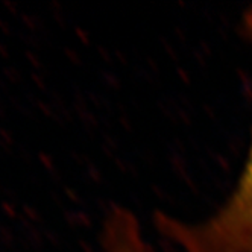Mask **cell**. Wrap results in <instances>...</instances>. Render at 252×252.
<instances>
[{"label":"cell","mask_w":252,"mask_h":252,"mask_svg":"<svg viewBox=\"0 0 252 252\" xmlns=\"http://www.w3.org/2000/svg\"><path fill=\"white\" fill-rule=\"evenodd\" d=\"M252 47V8L242 19ZM157 229L179 252H252V138L245 166L225 202L199 222L158 213Z\"/></svg>","instance_id":"obj_1"},{"label":"cell","mask_w":252,"mask_h":252,"mask_svg":"<svg viewBox=\"0 0 252 252\" xmlns=\"http://www.w3.org/2000/svg\"><path fill=\"white\" fill-rule=\"evenodd\" d=\"M102 243L105 252H149L138 219L123 207H114L106 214Z\"/></svg>","instance_id":"obj_2"}]
</instances>
